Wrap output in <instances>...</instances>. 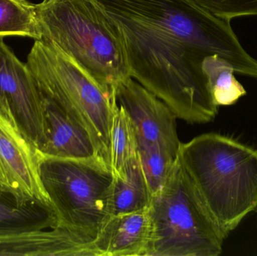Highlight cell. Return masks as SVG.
<instances>
[{
	"instance_id": "5b68a950",
	"label": "cell",
	"mask_w": 257,
	"mask_h": 256,
	"mask_svg": "<svg viewBox=\"0 0 257 256\" xmlns=\"http://www.w3.org/2000/svg\"><path fill=\"white\" fill-rule=\"evenodd\" d=\"M41 181L58 227L94 241L111 214V165L97 156L66 159L38 152Z\"/></svg>"
},
{
	"instance_id": "52a82bcc",
	"label": "cell",
	"mask_w": 257,
	"mask_h": 256,
	"mask_svg": "<svg viewBox=\"0 0 257 256\" xmlns=\"http://www.w3.org/2000/svg\"><path fill=\"white\" fill-rule=\"evenodd\" d=\"M0 108L40 151L46 143L40 91L27 63H22L3 41H0Z\"/></svg>"
},
{
	"instance_id": "6da1fadb",
	"label": "cell",
	"mask_w": 257,
	"mask_h": 256,
	"mask_svg": "<svg viewBox=\"0 0 257 256\" xmlns=\"http://www.w3.org/2000/svg\"><path fill=\"white\" fill-rule=\"evenodd\" d=\"M120 27L131 77L191 124L214 121V103L202 69L217 55L235 73L257 79V60L231 27L193 0H98Z\"/></svg>"
},
{
	"instance_id": "ac0fdd59",
	"label": "cell",
	"mask_w": 257,
	"mask_h": 256,
	"mask_svg": "<svg viewBox=\"0 0 257 256\" xmlns=\"http://www.w3.org/2000/svg\"><path fill=\"white\" fill-rule=\"evenodd\" d=\"M138 155L151 195L158 192L169 178L178 156L163 146L137 141Z\"/></svg>"
},
{
	"instance_id": "8fae6325",
	"label": "cell",
	"mask_w": 257,
	"mask_h": 256,
	"mask_svg": "<svg viewBox=\"0 0 257 256\" xmlns=\"http://www.w3.org/2000/svg\"><path fill=\"white\" fill-rule=\"evenodd\" d=\"M0 255L99 256L94 241L66 228L0 234Z\"/></svg>"
},
{
	"instance_id": "9c48e42d",
	"label": "cell",
	"mask_w": 257,
	"mask_h": 256,
	"mask_svg": "<svg viewBox=\"0 0 257 256\" xmlns=\"http://www.w3.org/2000/svg\"><path fill=\"white\" fill-rule=\"evenodd\" d=\"M115 96L133 123L137 141L159 144L178 156L177 117L163 100L133 78L117 86Z\"/></svg>"
},
{
	"instance_id": "2e32d148",
	"label": "cell",
	"mask_w": 257,
	"mask_h": 256,
	"mask_svg": "<svg viewBox=\"0 0 257 256\" xmlns=\"http://www.w3.org/2000/svg\"><path fill=\"white\" fill-rule=\"evenodd\" d=\"M138 153L134 126L125 110L117 104L113 114L110 165L114 176L123 174L130 159Z\"/></svg>"
},
{
	"instance_id": "9a60e30c",
	"label": "cell",
	"mask_w": 257,
	"mask_h": 256,
	"mask_svg": "<svg viewBox=\"0 0 257 256\" xmlns=\"http://www.w3.org/2000/svg\"><path fill=\"white\" fill-rule=\"evenodd\" d=\"M202 69L206 78L208 88L217 106L235 105L247 91L235 78L233 66L217 55L205 57Z\"/></svg>"
},
{
	"instance_id": "7c38bea8",
	"label": "cell",
	"mask_w": 257,
	"mask_h": 256,
	"mask_svg": "<svg viewBox=\"0 0 257 256\" xmlns=\"http://www.w3.org/2000/svg\"><path fill=\"white\" fill-rule=\"evenodd\" d=\"M148 209L110 216L95 239L99 256H145L151 237Z\"/></svg>"
},
{
	"instance_id": "4fadbf2b",
	"label": "cell",
	"mask_w": 257,
	"mask_h": 256,
	"mask_svg": "<svg viewBox=\"0 0 257 256\" xmlns=\"http://www.w3.org/2000/svg\"><path fill=\"white\" fill-rule=\"evenodd\" d=\"M58 227L51 204L22 202L13 195L0 192V234H19Z\"/></svg>"
},
{
	"instance_id": "ba28073f",
	"label": "cell",
	"mask_w": 257,
	"mask_h": 256,
	"mask_svg": "<svg viewBox=\"0 0 257 256\" xmlns=\"http://www.w3.org/2000/svg\"><path fill=\"white\" fill-rule=\"evenodd\" d=\"M0 192L13 195L22 202L51 204L39 175L37 149L1 108Z\"/></svg>"
},
{
	"instance_id": "7a4b0ae2",
	"label": "cell",
	"mask_w": 257,
	"mask_h": 256,
	"mask_svg": "<svg viewBox=\"0 0 257 256\" xmlns=\"http://www.w3.org/2000/svg\"><path fill=\"white\" fill-rule=\"evenodd\" d=\"M178 159L227 238L257 208V150L211 132L181 142Z\"/></svg>"
},
{
	"instance_id": "3957f363",
	"label": "cell",
	"mask_w": 257,
	"mask_h": 256,
	"mask_svg": "<svg viewBox=\"0 0 257 256\" xmlns=\"http://www.w3.org/2000/svg\"><path fill=\"white\" fill-rule=\"evenodd\" d=\"M40 40L75 59L102 90L132 78L121 30L98 0H43L36 5Z\"/></svg>"
},
{
	"instance_id": "d6986e66",
	"label": "cell",
	"mask_w": 257,
	"mask_h": 256,
	"mask_svg": "<svg viewBox=\"0 0 257 256\" xmlns=\"http://www.w3.org/2000/svg\"><path fill=\"white\" fill-rule=\"evenodd\" d=\"M213 15L231 21L244 16H257V0H193Z\"/></svg>"
},
{
	"instance_id": "e0dca14e",
	"label": "cell",
	"mask_w": 257,
	"mask_h": 256,
	"mask_svg": "<svg viewBox=\"0 0 257 256\" xmlns=\"http://www.w3.org/2000/svg\"><path fill=\"white\" fill-rule=\"evenodd\" d=\"M9 36L40 40L36 5L27 0H0V37Z\"/></svg>"
},
{
	"instance_id": "8992f818",
	"label": "cell",
	"mask_w": 257,
	"mask_h": 256,
	"mask_svg": "<svg viewBox=\"0 0 257 256\" xmlns=\"http://www.w3.org/2000/svg\"><path fill=\"white\" fill-rule=\"evenodd\" d=\"M27 64L39 91L64 101L76 111L91 134L99 156L110 164L115 93L102 90L75 59L45 41L35 40Z\"/></svg>"
},
{
	"instance_id": "30bf717a",
	"label": "cell",
	"mask_w": 257,
	"mask_h": 256,
	"mask_svg": "<svg viewBox=\"0 0 257 256\" xmlns=\"http://www.w3.org/2000/svg\"><path fill=\"white\" fill-rule=\"evenodd\" d=\"M41 96L46 143L38 152L43 156L66 159H88L99 156L91 134L75 110L63 101L42 93Z\"/></svg>"
},
{
	"instance_id": "277c9868",
	"label": "cell",
	"mask_w": 257,
	"mask_h": 256,
	"mask_svg": "<svg viewBox=\"0 0 257 256\" xmlns=\"http://www.w3.org/2000/svg\"><path fill=\"white\" fill-rule=\"evenodd\" d=\"M151 237L145 256H219L226 240L190 176L177 159L151 197Z\"/></svg>"
},
{
	"instance_id": "ffe728a7",
	"label": "cell",
	"mask_w": 257,
	"mask_h": 256,
	"mask_svg": "<svg viewBox=\"0 0 257 256\" xmlns=\"http://www.w3.org/2000/svg\"><path fill=\"white\" fill-rule=\"evenodd\" d=\"M254 213H256V217H257V208L256 209V210H255Z\"/></svg>"
},
{
	"instance_id": "5bb4252c",
	"label": "cell",
	"mask_w": 257,
	"mask_h": 256,
	"mask_svg": "<svg viewBox=\"0 0 257 256\" xmlns=\"http://www.w3.org/2000/svg\"><path fill=\"white\" fill-rule=\"evenodd\" d=\"M151 192L139 155L130 159L123 174L114 176L111 193V214H123L149 208Z\"/></svg>"
}]
</instances>
